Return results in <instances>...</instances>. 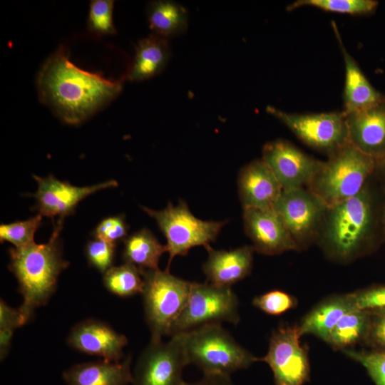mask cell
<instances>
[{
    "mask_svg": "<svg viewBox=\"0 0 385 385\" xmlns=\"http://www.w3.org/2000/svg\"><path fill=\"white\" fill-rule=\"evenodd\" d=\"M123 259L142 270H158L162 255L167 252L153 232L143 228L123 240Z\"/></svg>",
    "mask_w": 385,
    "mask_h": 385,
    "instance_id": "obj_25",
    "label": "cell"
},
{
    "mask_svg": "<svg viewBox=\"0 0 385 385\" xmlns=\"http://www.w3.org/2000/svg\"><path fill=\"white\" fill-rule=\"evenodd\" d=\"M327 206L307 188L283 189L273 210L298 250L317 242Z\"/></svg>",
    "mask_w": 385,
    "mask_h": 385,
    "instance_id": "obj_10",
    "label": "cell"
},
{
    "mask_svg": "<svg viewBox=\"0 0 385 385\" xmlns=\"http://www.w3.org/2000/svg\"><path fill=\"white\" fill-rule=\"evenodd\" d=\"M103 282L109 292L121 297L141 294L144 287L140 269L125 262L118 267H112L106 271L103 274Z\"/></svg>",
    "mask_w": 385,
    "mask_h": 385,
    "instance_id": "obj_27",
    "label": "cell"
},
{
    "mask_svg": "<svg viewBox=\"0 0 385 385\" xmlns=\"http://www.w3.org/2000/svg\"><path fill=\"white\" fill-rule=\"evenodd\" d=\"M375 172L379 175L381 188L385 192V156L376 161Z\"/></svg>",
    "mask_w": 385,
    "mask_h": 385,
    "instance_id": "obj_40",
    "label": "cell"
},
{
    "mask_svg": "<svg viewBox=\"0 0 385 385\" xmlns=\"http://www.w3.org/2000/svg\"><path fill=\"white\" fill-rule=\"evenodd\" d=\"M371 314L368 311L353 309L346 312L331 331L326 342L334 350L353 349L364 342L368 334Z\"/></svg>",
    "mask_w": 385,
    "mask_h": 385,
    "instance_id": "obj_26",
    "label": "cell"
},
{
    "mask_svg": "<svg viewBox=\"0 0 385 385\" xmlns=\"http://www.w3.org/2000/svg\"><path fill=\"white\" fill-rule=\"evenodd\" d=\"M128 225L123 215L111 216L103 219L95 228L93 236L115 244L127 237Z\"/></svg>",
    "mask_w": 385,
    "mask_h": 385,
    "instance_id": "obj_35",
    "label": "cell"
},
{
    "mask_svg": "<svg viewBox=\"0 0 385 385\" xmlns=\"http://www.w3.org/2000/svg\"><path fill=\"white\" fill-rule=\"evenodd\" d=\"M67 342L76 350L101 356L109 361H120L123 349L128 344L123 334L108 324L93 319L83 320L71 330Z\"/></svg>",
    "mask_w": 385,
    "mask_h": 385,
    "instance_id": "obj_16",
    "label": "cell"
},
{
    "mask_svg": "<svg viewBox=\"0 0 385 385\" xmlns=\"http://www.w3.org/2000/svg\"><path fill=\"white\" fill-rule=\"evenodd\" d=\"M376 166V160L347 143L322 162L307 188L329 207L357 195Z\"/></svg>",
    "mask_w": 385,
    "mask_h": 385,
    "instance_id": "obj_4",
    "label": "cell"
},
{
    "mask_svg": "<svg viewBox=\"0 0 385 385\" xmlns=\"http://www.w3.org/2000/svg\"><path fill=\"white\" fill-rule=\"evenodd\" d=\"M378 5L374 0H297L289 4L287 9L292 11L308 6L319 9L351 15H362L373 12Z\"/></svg>",
    "mask_w": 385,
    "mask_h": 385,
    "instance_id": "obj_28",
    "label": "cell"
},
{
    "mask_svg": "<svg viewBox=\"0 0 385 385\" xmlns=\"http://www.w3.org/2000/svg\"><path fill=\"white\" fill-rule=\"evenodd\" d=\"M188 364L181 334L167 342L150 340L138 359L131 385H184L182 373Z\"/></svg>",
    "mask_w": 385,
    "mask_h": 385,
    "instance_id": "obj_11",
    "label": "cell"
},
{
    "mask_svg": "<svg viewBox=\"0 0 385 385\" xmlns=\"http://www.w3.org/2000/svg\"><path fill=\"white\" fill-rule=\"evenodd\" d=\"M115 250V244L95 238L88 242L85 252L88 263L104 274L113 267Z\"/></svg>",
    "mask_w": 385,
    "mask_h": 385,
    "instance_id": "obj_34",
    "label": "cell"
},
{
    "mask_svg": "<svg viewBox=\"0 0 385 385\" xmlns=\"http://www.w3.org/2000/svg\"><path fill=\"white\" fill-rule=\"evenodd\" d=\"M301 337L297 325L282 324L272 331L267 353L258 361L269 365L275 385H303L309 381L308 353Z\"/></svg>",
    "mask_w": 385,
    "mask_h": 385,
    "instance_id": "obj_12",
    "label": "cell"
},
{
    "mask_svg": "<svg viewBox=\"0 0 385 385\" xmlns=\"http://www.w3.org/2000/svg\"><path fill=\"white\" fill-rule=\"evenodd\" d=\"M376 227V202L368 182L357 195L327 207L316 243L327 258L346 264L371 249Z\"/></svg>",
    "mask_w": 385,
    "mask_h": 385,
    "instance_id": "obj_2",
    "label": "cell"
},
{
    "mask_svg": "<svg viewBox=\"0 0 385 385\" xmlns=\"http://www.w3.org/2000/svg\"><path fill=\"white\" fill-rule=\"evenodd\" d=\"M42 216L39 214L29 220L16 221L0 225L1 242L7 241L19 247L34 242L35 232L41 225Z\"/></svg>",
    "mask_w": 385,
    "mask_h": 385,
    "instance_id": "obj_30",
    "label": "cell"
},
{
    "mask_svg": "<svg viewBox=\"0 0 385 385\" xmlns=\"http://www.w3.org/2000/svg\"><path fill=\"white\" fill-rule=\"evenodd\" d=\"M184 385H235L230 376L223 374H204V376L200 380L188 383Z\"/></svg>",
    "mask_w": 385,
    "mask_h": 385,
    "instance_id": "obj_38",
    "label": "cell"
},
{
    "mask_svg": "<svg viewBox=\"0 0 385 385\" xmlns=\"http://www.w3.org/2000/svg\"><path fill=\"white\" fill-rule=\"evenodd\" d=\"M145 318L151 339L170 336L171 328L184 309L192 282L177 277L169 271L142 270Z\"/></svg>",
    "mask_w": 385,
    "mask_h": 385,
    "instance_id": "obj_6",
    "label": "cell"
},
{
    "mask_svg": "<svg viewBox=\"0 0 385 385\" xmlns=\"http://www.w3.org/2000/svg\"><path fill=\"white\" fill-rule=\"evenodd\" d=\"M266 111L307 145L328 155L349 143L343 111L320 113H292L268 106Z\"/></svg>",
    "mask_w": 385,
    "mask_h": 385,
    "instance_id": "obj_9",
    "label": "cell"
},
{
    "mask_svg": "<svg viewBox=\"0 0 385 385\" xmlns=\"http://www.w3.org/2000/svg\"><path fill=\"white\" fill-rule=\"evenodd\" d=\"M208 257L202 265L207 282L218 286L231 287L248 276L252 270V245L230 250L207 247Z\"/></svg>",
    "mask_w": 385,
    "mask_h": 385,
    "instance_id": "obj_19",
    "label": "cell"
},
{
    "mask_svg": "<svg viewBox=\"0 0 385 385\" xmlns=\"http://www.w3.org/2000/svg\"><path fill=\"white\" fill-rule=\"evenodd\" d=\"M147 16L152 34L168 39L184 34L188 26V14L181 4L169 0L151 1Z\"/></svg>",
    "mask_w": 385,
    "mask_h": 385,
    "instance_id": "obj_24",
    "label": "cell"
},
{
    "mask_svg": "<svg viewBox=\"0 0 385 385\" xmlns=\"http://www.w3.org/2000/svg\"><path fill=\"white\" fill-rule=\"evenodd\" d=\"M239 302L231 287L192 282L190 292L182 313L173 324L170 337L202 326L240 322Z\"/></svg>",
    "mask_w": 385,
    "mask_h": 385,
    "instance_id": "obj_8",
    "label": "cell"
},
{
    "mask_svg": "<svg viewBox=\"0 0 385 385\" xmlns=\"http://www.w3.org/2000/svg\"><path fill=\"white\" fill-rule=\"evenodd\" d=\"M21 314L18 309L9 307L4 300L0 302V329H12L24 325Z\"/></svg>",
    "mask_w": 385,
    "mask_h": 385,
    "instance_id": "obj_37",
    "label": "cell"
},
{
    "mask_svg": "<svg viewBox=\"0 0 385 385\" xmlns=\"http://www.w3.org/2000/svg\"><path fill=\"white\" fill-rule=\"evenodd\" d=\"M370 314L369 328L364 343L372 350L385 351V310Z\"/></svg>",
    "mask_w": 385,
    "mask_h": 385,
    "instance_id": "obj_36",
    "label": "cell"
},
{
    "mask_svg": "<svg viewBox=\"0 0 385 385\" xmlns=\"http://www.w3.org/2000/svg\"><path fill=\"white\" fill-rule=\"evenodd\" d=\"M252 304L266 314L279 315L294 308L297 300L284 291L274 289L254 297Z\"/></svg>",
    "mask_w": 385,
    "mask_h": 385,
    "instance_id": "obj_32",
    "label": "cell"
},
{
    "mask_svg": "<svg viewBox=\"0 0 385 385\" xmlns=\"http://www.w3.org/2000/svg\"><path fill=\"white\" fill-rule=\"evenodd\" d=\"M62 227L63 221L58 220L47 243L34 241L9 250V269L17 279L23 296L19 310L25 324L36 307L48 302L56 290L58 276L68 266L62 257L58 238Z\"/></svg>",
    "mask_w": 385,
    "mask_h": 385,
    "instance_id": "obj_3",
    "label": "cell"
},
{
    "mask_svg": "<svg viewBox=\"0 0 385 385\" xmlns=\"http://www.w3.org/2000/svg\"><path fill=\"white\" fill-rule=\"evenodd\" d=\"M354 309L369 312L385 310V284L374 285L348 293Z\"/></svg>",
    "mask_w": 385,
    "mask_h": 385,
    "instance_id": "obj_33",
    "label": "cell"
},
{
    "mask_svg": "<svg viewBox=\"0 0 385 385\" xmlns=\"http://www.w3.org/2000/svg\"><path fill=\"white\" fill-rule=\"evenodd\" d=\"M12 329H0V358L4 360L9 353L13 332Z\"/></svg>",
    "mask_w": 385,
    "mask_h": 385,
    "instance_id": "obj_39",
    "label": "cell"
},
{
    "mask_svg": "<svg viewBox=\"0 0 385 385\" xmlns=\"http://www.w3.org/2000/svg\"><path fill=\"white\" fill-rule=\"evenodd\" d=\"M381 228H382L383 235L385 237V207L384 208V211L382 213Z\"/></svg>",
    "mask_w": 385,
    "mask_h": 385,
    "instance_id": "obj_41",
    "label": "cell"
},
{
    "mask_svg": "<svg viewBox=\"0 0 385 385\" xmlns=\"http://www.w3.org/2000/svg\"><path fill=\"white\" fill-rule=\"evenodd\" d=\"M342 352L360 363L366 369L375 385H385V351L349 349Z\"/></svg>",
    "mask_w": 385,
    "mask_h": 385,
    "instance_id": "obj_31",
    "label": "cell"
},
{
    "mask_svg": "<svg viewBox=\"0 0 385 385\" xmlns=\"http://www.w3.org/2000/svg\"><path fill=\"white\" fill-rule=\"evenodd\" d=\"M171 56L168 39L151 34L140 39L127 74L130 81H141L160 73Z\"/></svg>",
    "mask_w": 385,
    "mask_h": 385,
    "instance_id": "obj_22",
    "label": "cell"
},
{
    "mask_svg": "<svg viewBox=\"0 0 385 385\" xmlns=\"http://www.w3.org/2000/svg\"><path fill=\"white\" fill-rule=\"evenodd\" d=\"M261 159L283 189L307 188L322 162L284 139L266 143L262 148Z\"/></svg>",
    "mask_w": 385,
    "mask_h": 385,
    "instance_id": "obj_13",
    "label": "cell"
},
{
    "mask_svg": "<svg viewBox=\"0 0 385 385\" xmlns=\"http://www.w3.org/2000/svg\"><path fill=\"white\" fill-rule=\"evenodd\" d=\"M114 1L92 0L87 20L88 29L96 35H113L116 33L113 20Z\"/></svg>",
    "mask_w": 385,
    "mask_h": 385,
    "instance_id": "obj_29",
    "label": "cell"
},
{
    "mask_svg": "<svg viewBox=\"0 0 385 385\" xmlns=\"http://www.w3.org/2000/svg\"><path fill=\"white\" fill-rule=\"evenodd\" d=\"M237 190L243 210L273 209L283 188L265 163L257 159L240 170Z\"/></svg>",
    "mask_w": 385,
    "mask_h": 385,
    "instance_id": "obj_18",
    "label": "cell"
},
{
    "mask_svg": "<svg viewBox=\"0 0 385 385\" xmlns=\"http://www.w3.org/2000/svg\"><path fill=\"white\" fill-rule=\"evenodd\" d=\"M348 294L328 297L315 305L297 325L301 336L312 334L326 342L340 319L353 309Z\"/></svg>",
    "mask_w": 385,
    "mask_h": 385,
    "instance_id": "obj_23",
    "label": "cell"
},
{
    "mask_svg": "<svg viewBox=\"0 0 385 385\" xmlns=\"http://www.w3.org/2000/svg\"><path fill=\"white\" fill-rule=\"evenodd\" d=\"M180 334L188 364L197 366L204 374L230 376L258 361L220 324H207Z\"/></svg>",
    "mask_w": 385,
    "mask_h": 385,
    "instance_id": "obj_5",
    "label": "cell"
},
{
    "mask_svg": "<svg viewBox=\"0 0 385 385\" xmlns=\"http://www.w3.org/2000/svg\"><path fill=\"white\" fill-rule=\"evenodd\" d=\"M130 355L122 361L101 360L75 364L63 373L67 385H129L133 381Z\"/></svg>",
    "mask_w": 385,
    "mask_h": 385,
    "instance_id": "obj_21",
    "label": "cell"
},
{
    "mask_svg": "<svg viewBox=\"0 0 385 385\" xmlns=\"http://www.w3.org/2000/svg\"><path fill=\"white\" fill-rule=\"evenodd\" d=\"M33 177L38 183L34 195L36 199V209L42 217H51L53 221L56 217L58 220L63 221L66 216L73 214L78 202L91 194L118 185L115 180H111L91 186L78 187L58 180L51 175L43 178Z\"/></svg>",
    "mask_w": 385,
    "mask_h": 385,
    "instance_id": "obj_14",
    "label": "cell"
},
{
    "mask_svg": "<svg viewBox=\"0 0 385 385\" xmlns=\"http://www.w3.org/2000/svg\"><path fill=\"white\" fill-rule=\"evenodd\" d=\"M243 225L255 250L265 255H276L299 250L292 237L273 209L243 210Z\"/></svg>",
    "mask_w": 385,
    "mask_h": 385,
    "instance_id": "obj_15",
    "label": "cell"
},
{
    "mask_svg": "<svg viewBox=\"0 0 385 385\" xmlns=\"http://www.w3.org/2000/svg\"><path fill=\"white\" fill-rule=\"evenodd\" d=\"M335 36L342 51L344 68L345 83L343 93L345 114L370 108L385 98L368 81L354 58L346 49L335 22H332Z\"/></svg>",
    "mask_w": 385,
    "mask_h": 385,
    "instance_id": "obj_20",
    "label": "cell"
},
{
    "mask_svg": "<svg viewBox=\"0 0 385 385\" xmlns=\"http://www.w3.org/2000/svg\"><path fill=\"white\" fill-rule=\"evenodd\" d=\"M345 118L349 144L376 161L385 156V98Z\"/></svg>",
    "mask_w": 385,
    "mask_h": 385,
    "instance_id": "obj_17",
    "label": "cell"
},
{
    "mask_svg": "<svg viewBox=\"0 0 385 385\" xmlns=\"http://www.w3.org/2000/svg\"><path fill=\"white\" fill-rule=\"evenodd\" d=\"M143 210L154 218L159 229L165 235L169 260L166 270L176 256H185L196 246L210 247L227 221L202 220L196 217L189 210L188 204L180 200L174 206L168 202L162 210H154L145 207Z\"/></svg>",
    "mask_w": 385,
    "mask_h": 385,
    "instance_id": "obj_7",
    "label": "cell"
},
{
    "mask_svg": "<svg viewBox=\"0 0 385 385\" xmlns=\"http://www.w3.org/2000/svg\"><path fill=\"white\" fill-rule=\"evenodd\" d=\"M122 88V81L106 79L73 64L63 45L45 61L37 78L41 103L63 122L73 125L110 103Z\"/></svg>",
    "mask_w": 385,
    "mask_h": 385,
    "instance_id": "obj_1",
    "label": "cell"
}]
</instances>
